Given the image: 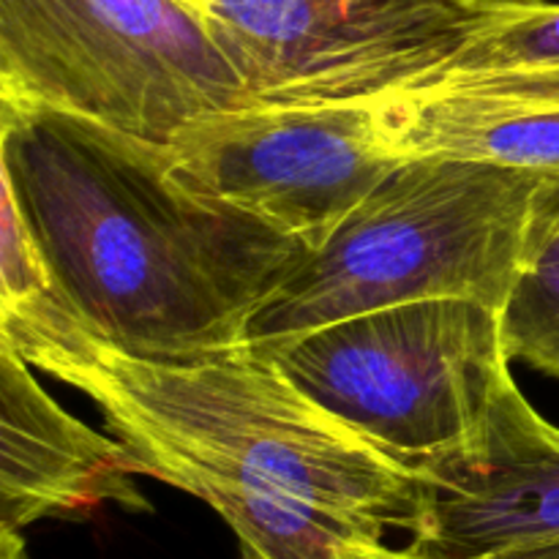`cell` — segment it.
<instances>
[{
  "label": "cell",
  "instance_id": "cell-15",
  "mask_svg": "<svg viewBox=\"0 0 559 559\" xmlns=\"http://www.w3.org/2000/svg\"><path fill=\"white\" fill-rule=\"evenodd\" d=\"M497 559H559V540H551V544H540V546H530V549L508 551V555H497Z\"/></svg>",
  "mask_w": 559,
  "mask_h": 559
},
{
  "label": "cell",
  "instance_id": "cell-3",
  "mask_svg": "<svg viewBox=\"0 0 559 559\" xmlns=\"http://www.w3.org/2000/svg\"><path fill=\"white\" fill-rule=\"evenodd\" d=\"M557 178L464 158H404L262 300L243 344L262 347L415 300L469 298L506 309L546 251Z\"/></svg>",
  "mask_w": 559,
  "mask_h": 559
},
{
  "label": "cell",
  "instance_id": "cell-6",
  "mask_svg": "<svg viewBox=\"0 0 559 559\" xmlns=\"http://www.w3.org/2000/svg\"><path fill=\"white\" fill-rule=\"evenodd\" d=\"M538 0H202L251 102H371Z\"/></svg>",
  "mask_w": 559,
  "mask_h": 559
},
{
  "label": "cell",
  "instance_id": "cell-9",
  "mask_svg": "<svg viewBox=\"0 0 559 559\" xmlns=\"http://www.w3.org/2000/svg\"><path fill=\"white\" fill-rule=\"evenodd\" d=\"M136 462L115 437L87 429L41 388L0 338V559H27L25 530L115 502L147 513Z\"/></svg>",
  "mask_w": 559,
  "mask_h": 559
},
{
  "label": "cell",
  "instance_id": "cell-11",
  "mask_svg": "<svg viewBox=\"0 0 559 559\" xmlns=\"http://www.w3.org/2000/svg\"><path fill=\"white\" fill-rule=\"evenodd\" d=\"M435 82L480 85L559 102V3L538 0L530 9L497 22L440 74L418 87Z\"/></svg>",
  "mask_w": 559,
  "mask_h": 559
},
{
  "label": "cell",
  "instance_id": "cell-12",
  "mask_svg": "<svg viewBox=\"0 0 559 559\" xmlns=\"http://www.w3.org/2000/svg\"><path fill=\"white\" fill-rule=\"evenodd\" d=\"M506 344L513 360L559 380V254H544L502 309Z\"/></svg>",
  "mask_w": 559,
  "mask_h": 559
},
{
  "label": "cell",
  "instance_id": "cell-7",
  "mask_svg": "<svg viewBox=\"0 0 559 559\" xmlns=\"http://www.w3.org/2000/svg\"><path fill=\"white\" fill-rule=\"evenodd\" d=\"M169 145L197 189L309 251L407 158L388 98L249 102L189 120Z\"/></svg>",
  "mask_w": 559,
  "mask_h": 559
},
{
  "label": "cell",
  "instance_id": "cell-14",
  "mask_svg": "<svg viewBox=\"0 0 559 559\" xmlns=\"http://www.w3.org/2000/svg\"><path fill=\"white\" fill-rule=\"evenodd\" d=\"M559 254V178L549 194V207H546V251L544 254Z\"/></svg>",
  "mask_w": 559,
  "mask_h": 559
},
{
  "label": "cell",
  "instance_id": "cell-2",
  "mask_svg": "<svg viewBox=\"0 0 559 559\" xmlns=\"http://www.w3.org/2000/svg\"><path fill=\"white\" fill-rule=\"evenodd\" d=\"M0 178L60 300L140 358L243 344L262 300L309 254L197 189L173 145L58 109L0 102Z\"/></svg>",
  "mask_w": 559,
  "mask_h": 559
},
{
  "label": "cell",
  "instance_id": "cell-10",
  "mask_svg": "<svg viewBox=\"0 0 559 559\" xmlns=\"http://www.w3.org/2000/svg\"><path fill=\"white\" fill-rule=\"evenodd\" d=\"M404 156H445L559 175V102L480 85H435L388 96Z\"/></svg>",
  "mask_w": 559,
  "mask_h": 559
},
{
  "label": "cell",
  "instance_id": "cell-16",
  "mask_svg": "<svg viewBox=\"0 0 559 559\" xmlns=\"http://www.w3.org/2000/svg\"><path fill=\"white\" fill-rule=\"evenodd\" d=\"M194 3H202V0H194Z\"/></svg>",
  "mask_w": 559,
  "mask_h": 559
},
{
  "label": "cell",
  "instance_id": "cell-1",
  "mask_svg": "<svg viewBox=\"0 0 559 559\" xmlns=\"http://www.w3.org/2000/svg\"><path fill=\"white\" fill-rule=\"evenodd\" d=\"M0 338L85 393L140 475L213 508L240 559H347L413 527L420 475L251 344L194 358L120 353L55 287L0 300Z\"/></svg>",
  "mask_w": 559,
  "mask_h": 559
},
{
  "label": "cell",
  "instance_id": "cell-5",
  "mask_svg": "<svg viewBox=\"0 0 559 559\" xmlns=\"http://www.w3.org/2000/svg\"><path fill=\"white\" fill-rule=\"evenodd\" d=\"M0 102L169 145L251 98L194 0H0Z\"/></svg>",
  "mask_w": 559,
  "mask_h": 559
},
{
  "label": "cell",
  "instance_id": "cell-4",
  "mask_svg": "<svg viewBox=\"0 0 559 559\" xmlns=\"http://www.w3.org/2000/svg\"><path fill=\"white\" fill-rule=\"evenodd\" d=\"M257 349L415 473L473 453L513 382L502 309L469 298L385 306Z\"/></svg>",
  "mask_w": 559,
  "mask_h": 559
},
{
  "label": "cell",
  "instance_id": "cell-13",
  "mask_svg": "<svg viewBox=\"0 0 559 559\" xmlns=\"http://www.w3.org/2000/svg\"><path fill=\"white\" fill-rule=\"evenodd\" d=\"M347 559H435L424 557L418 551L407 549V546H388L385 540L382 544H364L358 549L349 551ZM473 559H497V557H473Z\"/></svg>",
  "mask_w": 559,
  "mask_h": 559
},
{
  "label": "cell",
  "instance_id": "cell-8",
  "mask_svg": "<svg viewBox=\"0 0 559 559\" xmlns=\"http://www.w3.org/2000/svg\"><path fill=\"white\" fill-rule=\"evenodd\" d=\"M407 549L435 559L497 557L559 540V429L516 382L502 391L486 440L420 469Z\"/></svg>",
  "mask_w": 559,
  "mask_h": 559
}]
</instances>
